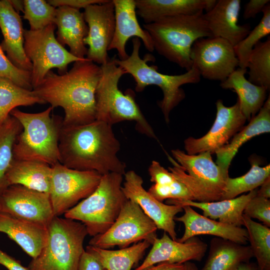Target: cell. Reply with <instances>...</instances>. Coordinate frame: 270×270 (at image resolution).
I'll return each instance as SVG.
<instances>
[{
  "mask_svg": "<svg viewBox=\"0 0 270 270\" xmlns=\"http://www.w3.org/2000/svg\"><path fill=\"white\" fill-rule=\"evenodd\" d=\"M248 79L252 83L270 88V37L260 42L252 49L246 66Z\"/></svg>",
  "mask_w": 270,
  "mask_h": 270,
  "instance_id": "obj_36",
  "label": "cell"
},
{
  "mask_svg": "<svg viewBox=\"0 0 270 270\" xmlns=\"http://www.w3.org/2000/svg\"><path fill=\"white\" fill-rule=\"evenodd\" d=\"M240 0H218L202 16L212 37L228 40L234 47L250 30L248 24H238Z\"/></svg>",
  "mask_w": 270,
  "mask_h": 270,
  "instance_id": "obj_19",
  "label": "cell"
},
{
  "mask_svg": "<svg viewBox=\"0 0 270 270\" xmlns=\"http://www.w3.org/2000/svg\"><path fill=\"white\" fill-rule=\"evenodd\" d=\"M270 0H250L244 6L243 14L246 20L254 18L256 14L262 12L266 4L270 3Z\"/></svg>",
  "mask_w": 270,
  "mask_h": 270,
  "instance_id": "obj_44",
  "label": "cell"
},
{
  "mask_svg": "<svg viewBox=\"0 0 270 270\" xmlns=\"http://www.w3.org/2000/svg\"><path fill=\"white\" fill-rule=\"evenodd\" d=\"M184 264V270H198L196 265L190 262H187Z\"/></svg>",
  "mask_w": 270,
  "mask_h": 270,
  "instance_id": "obj_51",
  "label": "cell"
},
{
  "mask_svg": "<svg viewBox=\"0 0 270 270\" xmlns=\"http://www.w3.org/2000/svg\"><path fill=\"white\" fill-rule=\"evenodd\" d=\"M270 132V98L268 96L258 114L250 119L248 124L235 134L230 142L216 152V163L226 176H229L230 165L238 149L253 137Z\"/></svg>",
  "mask_w": 270,
  "mask_h": 270,
  "instance_id": "obj_27",
  "label": "cell"
},
{
  "mask_svg": "<svg viewBox=\"0 0 270 270\" xmlns=\"http://www.w3.org/2000/svg\"><path fill=\"white\" fill-rule=\"evenodd\" d=\"M243 226L258 270H270V228L243 214Z\"/></svg>",
  "mask_w": 270,
  "mask_h": 270,
  "instance_id": "obj_35",
  "label": "cell"
},
{
  "mask_svg": "<svg viewBox=\"0 0 270 270\" xmlns=\"http://www.w3.org/2000/svg\"><path fill=\"white\" fill-rule=\"evenodd\" d=\"M171 152L176 161L167 155L173 165L168 168L169 171L186 186L194 201L207 202L220 200L228 177L214 162L210 152L188 154L178 149Z\"/></svg>",
  "mask_w": 270,
  "mask_h": 270,
  "instance_id": "obj_9",
  "label": "cell"
},
{
  "mask_svg": "<svg viewBox=\"0 0 270 270\" xmlns=\"http://www.w3.org/2000/svg\"><path fill=\"white\" fill-rule=\"evenodd\" d=\"M0 264L8 270H28L14 258L9 256L0 249Z\"/></svg>",
  "mask_w": 270,
  "mask_h": 270,
  "instance_id": "obj_46",
  "label": "cell"
},
{
  "mask_svg": "<svg viewBox=\"0 0 270 270\" xmlns=\"http://www.w3.org/2000/svg\"><path fill=\"white\" fill-rule=\"evenodd\" d=\"M251 168L244 175L232 178L228 176L220 200L235 198L238 195L257 188L270 177V165L261 166L256 159L251 158Z\"/></svg>",
  "mask_w": 270,
  "mask_h": 270,
  "instance_id": "obj_33",
  "label": "cell"
},
{
  "mask_svg": "<svg viewBox=\"0 0 270 270\" xmlns=\"http://www.w3.org/2000/svg\"><path fill=\"white\" fill-rule=\"evenodd\" d=\"M114 7L115 29L112 40L108 50L115 49L120 60L128 57L126 46L133 37L140 39L150 52L154 50L152 38L148 32L139 24L136 18L134 0H112Z\"/></svg>",
  "mask_w": 270,
  "mask_h": 270,
  "instance_id": "obj_20",
  "label": "cell"
},
{
  "mask_svg": "<svg viewBox=\"0 0 270 270\" xmlns=\"http://www.w3.org/2000/svg\"><path fill=\"white\" fill-rule=\"evenodd\" d=\"M105 0H48V2L55 8L67 6L80 10L84 8L89 5L101 4Z\"/></svg>",
  "mask_w": 270,
  "mask_h": 270,
  "instance_id": "obj_43",
  "label": "cell"
},
{
  "mask_svg": "<svg viewBox=\"0 0 270 270\" xmlns=\"http://www.w3.org/2000/svg\"><path fill=\"white\" fill-rule=\"evenodd\" d=\"M84 18L88 26L84 44L88 46L86 58L101 65L110 57L108 51L115 29L114 7L112 0L92 4L84 8Z\"/></svg>",
  "mask_w": 270,
  "mask_h": 270,
  "instance_id": "obj_15",
  "label": "cell"
},
{
  "mask_svg": "<svg viewBox=\"0 0 270 270\" xmlns=\"http://www.w3.org/2000/svg\"><path fill=\"white\" fill-rule=\"evenodd\" d=\"M0 232L14 241L32 258H36L47 238V227L0 212Z\"/></svg>",
  "mask_w": 270,
  "mask_h": 270,
  "instance_id": "obj_24",
  "label": "cell"
},
{
  "mask_svg": "<svg viewBox=\"0 0 270 270\" xmlns=\"http://www.w3.org/2000/svg\"><path fill=\"white\" fill-rule=\"evenodd\" d=\"M203 14L164 18L144 24L143 28L152 38L154 50L188 71L192 66L190 52L194 43L202 38L212 37Z\"/></svg>",
  "mask_w": 270,
  "mask_h": 270,
  "instance_id": "obj_3",
  "label": "cell"
},
{
  "mask_svg": "<svg viewBox=\"0 0 270 270\" xmlns=\"http://www.w3.org/2000/svg\"><path fill=\"white\" fill-rule=\"evenodd\" d=\"M124 176V182L122 189L127 199L136 202L158 229L163 230L172 239L176 240L174 218L182 212V207L164 204L155 198L144 188L142 178L134 171L129 170Z\"/></svg>",
  "mask_w": 270,
  "mask_h": 270,
  "instance_id": "obj_17",
  "label": "cell"
},
{
  "mask_svg": "<svg viewBox=\"0 0 270 270\" xmlns=\"http://www.w3.org/2000/svg\"><path fill=\"white\" fill-rule=\"evenodd\" d=\"M253 257L250 246L216 237L210 240L208 258L200 270H236Z\"/></svg>",
  "mask_w": 270,
  "mask_h": 270,
  "instance_id": "obj_28",
  "label": "cell"
},
{
  "mask_svg": "<svg viewBox=\"0 0 270 270\" xmlns=\"http://www.w3.org/2000/svg\"><path fill=\"white\" fill-rule=\"evenodd\" d=\"M216 105V118L208 132L201 138L190 137L184 140L187 154H196L207 152L212 154H215L244 127L246 120L238 100L230 106H224L221 100H218Z\"/></svg>",
  "mask_w": 270,
  "mask_h": 270,
  "instance_id": "obj_14",
  "label": "cell"
},
{
  "mask_svg": "<svg viewBox=\"0 0 270 270\" xmlns=\"http://www.w3.org/2000/svg\"></svg>",
  "mask_w": 270,
  "mask_h": 270,
  "instance_id": "obj_52",
  "label": "cell"
},
{
  "mask_svg": "<svg viewBox=\"0 0 270 270\" xmlns=\"http://www.w3.org/2000/svg\"><path fill=\"white\" fill-rule=\"evenodd\" d=\"M114 56L100 66L102 75L96 90V120L110 126L124 120L134 121L138 130L146 136L157 140L136 104L131 90L123 93L118 86L121 77L126 74L117 65Z\"/></svg>",
  "mask_w": 270,
  "mask_h": 270,
  "instance_id": "obj_5",
  "label": "cell"
},
{
  "mask_svg": "<svg viewBox=\"0 0 270 270\" xmlns=\"http://www.w3.org/2000/svg\"><path fill=\"white\" fill-rule=\"evenodd\" d=\"M148 192L158 200L162 202L164 200L170 198L171 184H153Z\"/></svg>",
  "mask_w": 270,
  "mask_h": 270,
  "instance_id": "obj_45",
  "label": "cell"
},
{
  "mask_svg": "<svg viewBox=\"0 0 270 270\" xmlns=\"http://www.w3.org/2000/svg\"><path fill=\"white\" fill-rule=\"evenodd\" d=\"M101 75L100 66L85 58L64 74L49 71L32 90L52 108H63V124H86L96 120V95Z\"/></svg>",
  "mask_w": 270,
  "mask_h": 270,
  "instance_id": "obj_1",
  "label": "cell"
},
{
  "mask_svg": "<svg viewBox=\"0 0 270 270\" xmlns=\"http://www.w3.org/2000/svg\"><path fill=\"white\" fill-rule=\"evenodd\" d=\"M258 196L269 199L270 198V177L267 178L258 190Z\"/></svg>",
  "mask_w": 270,
  "mask_h": 270,
  "instance_id": "obj_48",
  "label": "cell"
},
{
  "mask_svg": "<svg viewBox=\"0 0 270 270\" xmlns=\"http://www.w3.org/2000/svg\"><path fill=\"white\" fill-rule=\"evenodd\" d=\"M236 270H258L256 264L247 262L242 264Z\"/></svg>",
  "mask_w": 270,
  "mask_h": 270,
  "instance_id": "obj_49",
  "label": "cell"
},
{
  "mask_svg": "<svg viewBox=\"0 0 270 270\" xmlns=\"http://www.w3.org/2000/svg\"><path fill=\"white\" fill-rule=\"evenodd\" d=\"M52 167L36 161L14 160L6 174L8 186L18 184L40 192L50 193Z\"/></svg>",
  "mask_w": 270,
  "mask_h": 270,
  "instance_id": "obj_30",
  "label": "cell"
},
{
  "mask_svg": "<svg viewBox=\"0 0 270 270\" xmlns=\"http://www.w3.org/2000/svg\"><path fill=\"white\" fill-rule=\"evenodd\" d=\"M120 148L112 126L104 122L62 124L58 142L59 162L72 169L95 171L102 176L110 172L124 175L126 165L117 156Z\"/></svg>",
  "mask_w": 270,
  "mask_h": 270,
  "instance_id": "obj_2",
  "label": "cell"
},
{
  "mask_svg": "<svg viewBox=\"0 0 270 270\" xmlns=\"http://www.w3.org/2000/svg\"><path fill=\"white\" fill-rule=\"evenodd\" d=\"M0 78H8L22 88L32 90L30 72L16 67L5 54L0 44Z\"/></svg>",
  "mask_w": 270,
  "mask_h": 270,
  "instance_id": "obj_39",
  "label": "cell"
},
{
  "mask_svg": "<svg viewBox=\"0 0 270 270\" xmlns=\"http://www.w3.org/2000/svg\"><path fill=\"white\" fill-rule=\"evenodd\" d=\"M123 176L116 172L102 176L94 192L66 211L64 218L80 221L90 236L105 232L128 200L122 189Z\"/></svg>",
  "mask_w": 270,
  "mask_h": 270,
  "instance_id": "obj_7",
  "label": "cell"
},
{
  "mask_svg": "<svg viewBox=\"0 0 270 270\" xmlns=\"http://www.w3.org/2000/svg\"><path fill=\"white\" fill-rule=\"evenodd\" d=\"M144 270H184V264L161 262Z\"/></svg>",
  "mask_w": 270,
  "mask_h": 270,
  "instance_id": "obj_47",
  "label": "cell"
},
{
  "mask_svg": "<svg viewBox=\"0 0 270 270\" xmlns=\"http://www.w3.org/2000/svg\"><path fill=\"white\" fill-rule=\"evenodd\" d=\"M258 188L246 194L234 198L202 202L190 200L168 199L166 204L180 206H189L200 209L203 216L221 222L242 227L243 212L248 202L257 194Z\"/></svg>",
  "mask_w": 270,
  "mask_h": 270,
  "instance_id": "obj_26",
  "label": "cell"
},
{
  "mask_svg": "<svg viewBox=\"0 0 270 270\" xmlns=\"http://www.w3.org/2000/svg\"><path fill=\"white\" fill-rule=\"evenodd\" d=\"M56 9L44 0H24L23 18L28 22L30 30H40L54 24Z\"/></svg>",
  "mask_w": 270,
  "mask_h": 270,
  "instance_id": "obj_38",
  "label": "cell"
},
{
  "mask_svg": "<svg viewBox=\"0 0 270 270\" xmlns=\"http://www.w3.org/2000/svg\"><path fill=\"white\" fill-rule=\"evenodd\" d=\"M190 58L204 78L224 80L238 66L234 47L220 38H202L193 44Z\"/></svg>",
  "mask_w": 270,
  "mask_h": 270,
  "instance_id": "obj_13",
  "label": "cell"
},
{
  "mask_svg": "<svg viewBox=\"0 0 270 270\" xmlns=\"http://www.w3.org/2000/svg\"><path fill=\"white\" fill-rule=\"evenodd\" d=\"M54 24L58 28L56 38L58 42L63 46L67 45L74 56L86 58L88 48L84 40L87 36L88 26L83 12L67 6L58 7Z\"/></svg>",
  "mask_w": 270,
  "mask_h": 270,
  "instance_id": "obj_23",
  "label": "cell"
},
{
  "mask_svg": "<svg viewBox=\"0 0 270 270\" xmlns=\"http://www.w3.org/2000/svg\"><path fill=\"white\" fill-rule=\"evenodd\" d=\"M0 28L4 38L0 45L8 58L18 68L30 72L32 64L24 52L22 18L10 0H0Z\"/></svg>",
  "mask_w": 270,
  "mask_h": 270,
  "instance_id": "obj_22",
  "label": "cell"
},
{
  "mask_svg": "<svg viewBox=\"0 0 270 270\" xmlns=\"http://www.w3.org/2000/svg\"><path fill=\"white\" fill-rule=\"evenodd\" d=\"M184 214L174 218L183 223L184 232L176 240L184 242L191 238L208 234L228 240L241 244L248 242L246 230L244 228L224 224L200 214L190 206H182Z\"/></svg>",
  "mask_w": 270,
  "mask_h": 270,
  "instance_id": "obj_21",
  "label": "cell"
},
{
  "mask_svg": "<svg viewBox=\"0 0 270 270\" xmlns=\"http://www.w3.org/2000/svg\"><path fill=\"white\" fill-rule=\"evenodd\" d=\"M151 244L142 240L130 246L118 250H110L88 245L86 250L94 254L107 270H130L142 258Z\"/></svg>",
  "mask_w": 270,
  "mask_h": 270,
  "instance_id": "obj_31",
  "label": "cell"
},
{
  "mask_svg": "<svg viewBox=\"0 0 270 270\" xmlns=\"http://www.w3.org/2000/svg\"><path fill=\"white\" fill-rule=\"evenodd\" d=\"M50 197L54 216H59L91 194L102 175L95 171L68 168L60 162L51 166Z\"/></svg>",
  "mask_w": 270,
  "mask_h": 270,
  "instance_id": "obj_12",
  "label": "cell"
},
{
  "mask_svg": "<svg viewBox=\"0 0 270 270\" xmlns=\"http://www.w3.org/2000/svg\"><path fill=\"white\" fill-rule=\"evenodd\" d=\"M243 214L252 219H258L262 222L264 225L270 228V200L256 195L247 204Z\"/></svg>",
  "mask_w": 270,
  "mask_h": 270,
  "instance_id": "obj_40",
  "label": "cell"
},
{
  "mask_svg": "<svg viewBox=\"0 0 270 270\" xmlns=\"http://www.w3.org/2000/svg\"><path fill=\"white\" fill-rule=\"evenodd\" d=\"M262 17L259 23L250 30L247 36L234 46L238 60V66L246 68L250 55L254 46L260 40L270 34V4L268 3L262 11Z\"/></svg>",
  "mask_w": 270,
  "mask_h": 270,
  "instance_id": "obj_37",
  "label": "cell"
},
{
  "mask_svg": "<svg viewBox=\"0 0 270 270\" xmlns=\"http://www.w3.org/2000/svg\"><path fill=\"white\" fill-rule=\"evenodd\" d=\"M136 12L145 24L162 18L210 10L216 0H134Z\"/></svg>",
  "mask_w": 270,
  "mask_h": 270,
  "instance_id": "obj_25",
  "label": "cell"
},
{
  "mask_svg": "<svg viewBox=\"0 0 270 270\" xmlns=\"http://www.w3.org/2000/svg\"><path fill=\"white\" fill-rule=\"evenodd\" d=\"M132 51L130 56L124 60H120L114 56L116 64L120 66L126 74H130L134 80L136 84L135 90L141 92L150 85L158 86L162 92V99L158 102V106L164 114L165 120L169 122V116L171 111L185 98L184 90L181 86L188 84H196L200 80V75L198 69L194 66L185 73L169 75L158 72L156 66H149L147 62L154 59L152 56H147L142 59L140 56L141 46L140 39H132Z\"/></svg>",
  "mask_w": 270,
  "mask_h": 270,
  "instance_id": "obj_6",
  "label": "cell"
},
{
  "mask_svg": "<svg viewBox=\"0 0 270 270\" xmlns=\"http://www.w3.org/2000/svg\"><path fill=\"white\" fill-rule=\"evenodd\" d=\"M44 104V101L33 90L24 88L8 78H0V124L18 106Z\"/></svg>",
  "mask_w": 270,
  "mask_h": 270,
  "instance_id": "obj_32",
  "label": "cell"
},
{
  "mask_svg": "<svg viewBox=\"0 0 270 270\" xmlns=\"http://www.w3.org/2000/svg\"><path fill=\"white\" fill-rule=\"evenodd\" d=\"M10 2L16 12L18 13L20 11L23 12L24 0H10Z\"/></svg>",
  "mask_w": 270,
  "mask_h": 270,
  "instance_id": "obj_50",
  "label": "cell"
},
{
  "mask_svg": "<svg viewBox=\"0 0 270 270\" xmlns=\"http://www.w3.org/2000/svg\"><path fill=\"white\" fill-rule=\"evenodd\" d=\"M142 264L134 270H144L161 262L184 264L190 260L200 261L208 249L207 244L194 236L184 242L170 238L164 232L156 238Z\"/></svg>",
  "mask_w": 270,
  "mask_h": 270,
  "instance_id": "obj_18",
  "label": "cell"
},
{
  "mask_svg": "<svg viewBox=\"0 0 270 270\" xmlns=\"http://www.w3.org/2000/svg\"><path fill=\"white\" fill-rule=\"evenodd\" d=\"M77 270H107L92 252L84 250L80 258Z\"/></svg>",
  "mask_w": 270,
  "mask_h": 270,
  "instance_id": "obj_42",
  "label": "cell"
},
{
  "mask_svg": "<svg viewBox=\"0 0 270 270\" xmlns=\"http://www.w3.org/2000/svg\"><path fill=\"white\" fill-rule=\"evenodd\" d=\"M47 238L28 270H77L88 232L81 222L54 216L47 226Z\"/></svg>",
  "mask_w": 270,
  "mask_h": 270,
  "instance_id": "obj_8",
  "label": "cell"
},
{
  "mask_svg": "<svg viewBox=\"0 0 270 270\" xmlns=\"http://www.w3.org/2000/svg\"><path fill=\"white\" fill-rule=\"evenodd\" d=\"M56 28L52 24L38 30H24V52L32 64V90L52 68H57L58 74H62L68 71L69 64L85 58L74 56L58 42L54 32Z\"/></svg>",
  "mask_w": 270,
  "mask_h": 270,
  "instance_id": "obj_10",
  "label": "cell"
},
{
  "mask_svg": "<svg viewBox=\"0 0 270 270\" xmlns=\"http://www.w3.org/2000/svg\"><path fill=\"white\" fill-rule=\"evenodd\" d=\"M154 222L135 202L128 200L112 226L104 234L92 236L89 245L109 249L120 248L146 240L151 244L157 238Z\"/></svg>",
  "mask_w": 270,
  "mask_h": 270,
  "instance_id": "obj_11",
  "label": "cell"
},
{
  "mask_svg": "<svg viewBox=\"0 0 270 270\" xmlns=\"http://www.w3.org/2000/svg\"><path fill=\"white\" fill-rule=\"evenodd\" d=\"M0 212L47 227L54 216L50 194L14 184L0 196Z\"/></svg>",
  "mask_w": 270,
  "mask_h": 270,
  "instance_id": "obj_16",
  "label": "cell"
},
{
  "mask_svg": "<svg viewBox=\"0 0 270 270\" xmlns=\"http://www.w3.org/2000/svg\"><path fill=\"white\" fill-rule=\"evenodd\" d=\"M22 130L20 122L11 115L0 124V196L9 186L6 174L14 160V144Z\"/></svg>",
  "mask_w": 270,
  "mask_h": 270,
  "instance_id": "obj_34",
  "label": "cell"
},
{
  "mask_svg": "<svg viewBox=\"0 0 270 270\" xmlns=\"http://www.w3.org/2000/svg\"><path fill=\"white\" fill-rule=\"evenodd\" d=\"M150 180L154 184H171L176 180L173 174L156 160H152L148 168Z\"/></svg>",
  "mask_w": 270,
  "mask_h": 270,
  "instance_id": "obj_41",
  "label": "cell"
},
{
  "mask_svg": "<svg viewBox=\"0 0 270 270\" xmlns=\"http://www.w3.org/2000/svg\"><path fill=\"white\" fill-rule=\"evenodd\" d=\"M246 72V68H237L221 82L220 86L236 93L240 110L250 121L264 105L268 90L250 82L245 77Z\"/></svg>",
  "mask_w": 270,
  "mask_h": 270,
  "instance_id": "obj_29",
  "label": "cell"
},
{
  "mask_svg": "<svg viewBox=\"0 0 270 270\" xmlns=\"http://www.w3.org/2000/svg\"><path fill=\"white\" fill-rule=\"evenodd\" d=\"M52 109L50 106L40 112L28 113L16 108L10 112L22 126L14 146V160L39 162L50 166L60 162L58 142L63 118L51 116Z\"/></svg>",
  "mask_w": 270,
  "mask_h": 270,
  "instance_id": "obj_4",
  "label": "cell"
}]
</instances>
